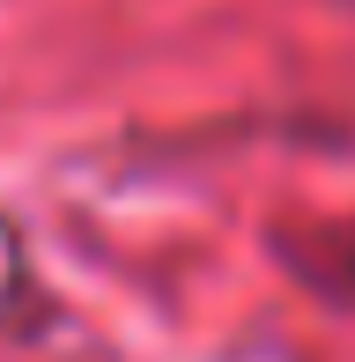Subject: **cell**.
Returning <instances> with one entry per match:
<instances>
[{"instance_id": "6da1fadb", "label": "cell", "mask_w": 355, "mask_h": 362, "mask_svg": "<svg viewBox=\"0 0 355 362\" xmlns=\"http://www.w3.org/2000/svg\"><path fill=\"white\" fill-rule=\"evenodd\" d=\"M341 274H348V288H355V222H348V244H341Z\"/></svg>"}]
</instances>
